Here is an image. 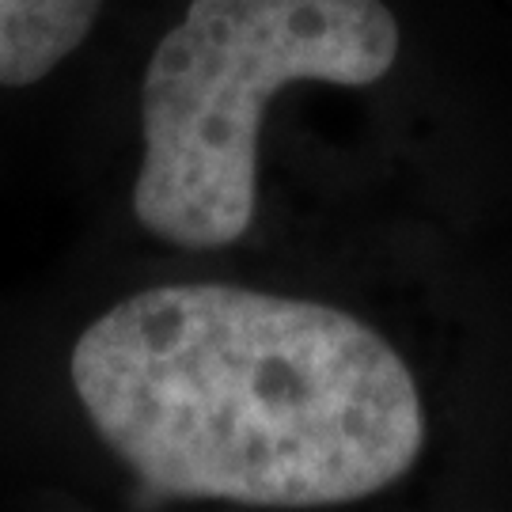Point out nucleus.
<instances>
[{"label":"nucleus","instance_id":"obj_2","mask_svg":"<svg viewBox=\"0 0 512 512\" xmlns=\"http://www.w3.org/2000/svg\"><path fill=\"white\" fill-rule=\"evenodd\" d=\"M403 54L387 0H186L141 73L137 228L224 251L258 220V137L293 84L368 88Z\"/></svg>","mask_w":512,"mask_h":512},{"label":"nucleus","instance_id":"obj_1","mask_svg":"<svg viewBox=\"0 0 512 512\" xmlns=\"http://www.w3.org/2000/svg\"><path fill=\"white\" fill-rule=\"evenodd\" d=\"M92 433L145 486L247 509H334L425 452L414 368L361 315L228 281L114 300L69 349Z\"/></svg>","mask_w":512,"mask_h":512},{"label":"nucleus","instance_id":"obj_3","mask_svg":"<svg viewBox=\"0 0 512 512\" xmlns=\"http://www.w3.org/2000/svg\"><path fill=\"white\" fill-rule=\"evenodd\" d=\"M107 0H0V88H31L92 38Z\"/></svg>","mask_w":512,"mask_h":512}]
</instances>
